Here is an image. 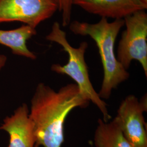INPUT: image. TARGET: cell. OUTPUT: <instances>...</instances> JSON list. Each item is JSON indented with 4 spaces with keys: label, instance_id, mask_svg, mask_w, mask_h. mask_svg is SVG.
Here are the masks:
<instances>
[{
    "label": "cell",
    "instance_id": "obj_1",
    "mask_svg": "<svg viewBox=\"0 0 147 147\" xmlns=\"http://www.w3.org/2000/svg\"><path fill=\"white\" fill-rule=\"evenodd\" d=\"M89 102L76 84H67L58 92L43 83L38 84L29 113L34 126L35 146L61 147L67 117L75 108L87 107Z\"/></svg>",
    "mask_w": 147,
    "mask_h": 147
},
{
    "label": "cell",
    "instance_id": "obj_2",
    "mask_svg": "<svg viewBox=\"0 0 147 147\" xmlns=\"http://www.w3.org/2000/svg\"><path fill=\"white\" fill-rule=\"evenodd\" d=\"M124 26V19L109 22L101 18L95 24L74 21L70 23L69 29L75 34L92 38L98 48L104 69V79L99 96L101 99L110 97L112 89L129 79L130 74L117 59L115 53L116 38L121 28Z\"/></svg>",
    "mask_w": 147,
    "mask_h": 147
},
{
    "label": "cell",
    "instance_id": "obj_3",
    "mask_svg": "<svg viewBox=\"0 0 147 147\" xmlns=\"http://www.w3.org/2000/svg\"><path fill=\"white\" fill-rule=\"evenodd\" d=\"M46 39L59 44L63 47V50L68 54V63L64 65L59 64H53L51 70L59 74L67 75L74 80L84 98L92 101L99 109L103 115L104 121H109L112 117L109 113L107 104L95 90L89 79L88 69L84 59L88 43L83 42L79 47H73L68 42L65 32L61 29L58 22L53 23L51 31Z\"/></svg>",
    "mask_w": 147,
    "mask_h": 147
},
{
    "label": "cell",
    "instance_id": "obj_4",
    "mask_svg": "<svg viewBox=\"0 0 147 147\" xmlns=\"http://www.w3.org/2000/svg\"><path fill=\"white\" fill-rule=\"evenodd\" d=\"M125 30L117 49L118 61L127 70L132 60L141 64L147 76V14L136 11L124 18Z\"/></svg>",
    "mask_w": 147,
    "mask_h": 147
},
{
    "label": "cell",
    "instance_id": "obj_5",
    "mask_svg": "<svg viewBox=\"0 0 147 147\" xmlns=\"http://www.w3.org/2000/svg\"><path fill=\"white\" fill-rule=\"evenodd\" d=\"M57 10L56 0H0V23L19 21L36 28Z\"/></svg>",
    "mask_w": 147,
    "mask_h": 147
},
{
    "label": "cell",
    "instance_id": "obj_6",
    "mask_svg": "<svg viewBox=\"0 0 147 147\" xmlns=\"http://www.w3.org/2000/svg\"><path fill=\"white\" fill-rule=\"evenodd\" d=\"M147 96L139 101L130 95L122 101L118 110L117 117L127 140L134 147H147L146 124L143 113L147 111Z\"/></svg>",
    "mask_w": 147,
    "mask_h": 147
},
{
    "label": "cell",
    "instance_id": "obj_7",
    "mask_svg": "<svg viewBox=\"0 0 147 147\" xmlns=\"http://www.w3.org/2000/svg\"><path fill=\"white\" fill-rule=\"evenodd\" d=\"M29 113L27 105L23 104L14 111L13 115L3 119L0 130H4L9 134L8 147L35 146L34 126L29 117Z\"/></svg>",
    "mask_w": 147,
    "mask_h": 147
},
{
    "label": "cell",
    "instance_id": "obj_8",
    "mask_svg": "<svg viewBox=\"0 0 147 147\" xmlns=\"http://www.w3.org/2000/svg\"><path fill=\"white\" fill-rule=\"evenodd\" d=\"M73 4L89 13L115 20L147 8L141 0H74Z\"/></svg>",
    "mask_w": 147,
    "mask_h": 147
},
{
    "label": "cell",
    "instance_id": "obj_9",
    "mask_svg": "<svg viewBox=\"0 0 147 147\" xmlns=\"http://www.w3.org/2000/svg\"><path fill=\"white\" fill-rule=\"evenodd\" d=\"M37 34L36 28L26 25L11 30H0V44L10 48L12 53L31 59L37 56L27 47V41Z\"/></svg>",
    "mask_w": 147,
    "mask_h": 147
},
{
    "label": "cell",
    "instance_id": "obj_10",
    "mask_svg": "<svg viewBox=\"0 0 147 147\" xmlns=\"http://www.w3.org/2000/svg\"><path fill=\"white\" fill-rule=\"evenodd\" d=\"M98 123L94 139L95 147H134L124 136L117 117L108 122L100 118Z\"/></svg>",
    "mask_w": 147,
    "mask_h": 147
},
{
    "label": "cell",
    "instance_id": "obj_11",
    "mask_svg": "<svg viewBox=\"0 0 147 147\" xmlns=\"http://www.w3.org/2000/svg\"><path fill=\"white\" fill-rule=\"evenodd\" d=\"M56 1L58 4V10L61 13L63 26H69L71 22L74 0H56Z\"/></svg>",
    "mask_w": 147,
    "mask_h": 147
},
{
    "label": "cell",
    "instance_id": "obj_12",
    "mask_svg": "<svg viewBox=\"0 0 147 147\" xmlns=\"http://www.w3.org/2000/svg\"><path fill=\"white\" fill-rule=\"evenodd\" d=\"M7 57L4 55H0V71L5 66Z\"/></svg>",
    "mask_w": 147,
    "mask_h": 147
},
{
    "label": "cell",
    "instance_id": "obj_13",
    "mask_svg": "<svg viewBox=\"0 0 147 147\" xmlns=\"http://www.w3.org/2000/svg\"><path fill=\"white\" fill-rule=\"evenodd\" d=\"M141 1L143 2V3H144L145 5H147V0H141Z\"/></svg>",
    "mask_w": 147,
    "mask_h": 147
}]
</instances>
